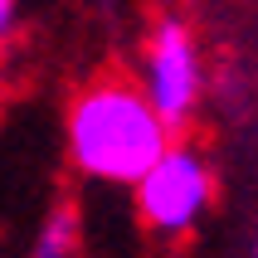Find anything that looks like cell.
<instances>
[{"instance_id":"277c9868","label":"cell","mask_w":258,"mask_h":258,"mask_svg":"<svg viewBox=\"0 0 258 258\" xmlns=\"http://www.w3.org/2000/svg\"><path fill=\"white\" fill-rule=\"evenodd\" d=\"M78 248H83V219H78V205L58 200L54 210L44 215V224L34 229L25 258H78Z\"/></svg>"},{"instance_id":"5b68a950","label":"cell","mask_w":258,"mask_h":258,"mask_svg":"<svg viewBox=\"0 0 258 258\" xmlns=\"http://www.w3.org/2000/svg\"><path fill=\"white\" fill-rule=\"evenodd\" d=\"M15 29H20V0H0V49L15 39Z\"/></svg>"},{"instance_id":"6da1fadb","label":"cell","mask_w":258,"mask_h":258,"mask_svg":"<svg viewBox=\"0 0 258 258\" xmlns=\"http://www.w3.org/2000/svg\"><path fill=\"white\" fill-rule=\"evenodd\" d=\"M69 161L88 180L102 185H137L151 161L175 142V132L161 122L142 83L127 78H98L69 102Z\"/></svg>"},{"instance_id":"7a4b0ae2","label":"cell","mask_w":258,"mask_h":258,"mask_svg":"<svg viewBox=\"0 0 258 258\" xmlns=\"http://www.w3.org/2000/svg\"><path fill=\"white\" fill-rule=\"evenodd\" d=\"M132 195H137V215L151 234L180 239L205 219L215 200V166L195 142H171L151 161V171L132 185Z\"/></svg>"},{"instance_id":"8992f818","label":"cell","mask_w":258,"mask_h":258,"mask_svg":"<svg viewBox=\"0 0 258 258\" xmlns=\"http://www.w3.org/2000/svg\"><path fill=\"white\" fill-rule=\"evenodd\" d=\"M248 258H258V224H253V239H248Z\"/></svg>"},{"instance_id":"3957f363","label":"cell","mask_w":258,"mask_h":258,"mask_svg":"<svg viewBox=\"0 0 258 258\" xmlns=\"http://www.w3.org/2000/svg\"><path fill=\"white\" fill-rule=\"evenodd\" d=\"M142 93L151 98V107L161 112V122L171 132H185L200 112L205 98V63L200 44L190 34V25L180 15H161L146 29L142 44Z\"/></svg>"}]
</instances>
